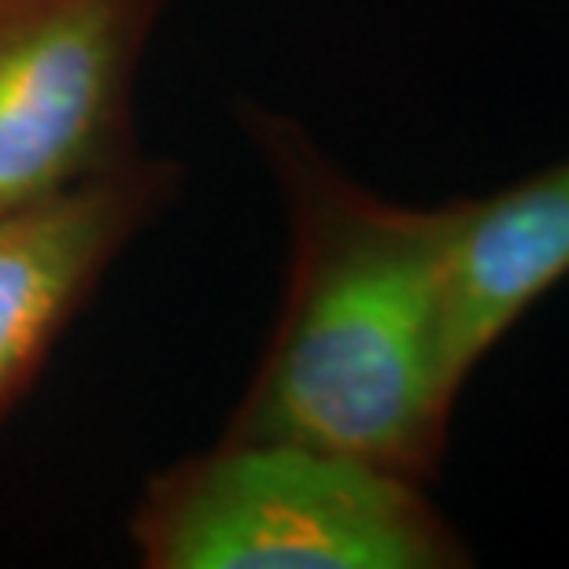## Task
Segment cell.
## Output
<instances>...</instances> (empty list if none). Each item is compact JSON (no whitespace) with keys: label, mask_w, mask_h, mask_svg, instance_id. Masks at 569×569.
<instances>
[{"label":"cell","mask_w":569,"mask_h":569,"mask_svg":"<svg viewBox=\"0 0 569 569\" xmlns=\"http://www.w3.org/2000/svg\"><path fill=\"white\" fill-rule=\"evenodd\" d=\"M569 278V156L470 197L451 267V351L466 381Z\"/></svg>","instance_id":"cell-5"},{"label":"cell","mask_w":569,"mask_h":569,"mask_svg":"<svg viewBox=\"0 0 569 569\" xmlns=\"http://www.w3.org/2000/svg\"><path fill=\"white\" fill-rule=\"evenodd\" d=\"M148 569H455L473 551L415 477L296 440L222 437L130 515Z\"/></svg>","instance_id":"cell-2"},{"label":"cell","mask_w":569,"mask_h":569,"mask_svg":"<svg viewBox=\"0 0 569 569\" xmlns=\"http://www.w3.org/2000/svg\"><path fill=\"white\" fill-rule=\"evenodd\" d=\"M181 170L133 156L52 197L0 211V418L144 222L174 197Z\"/></svg>","instance_id":"cell-4"},{"label":"cell","mask_w":569,"mask_h":569,"mask_svg":"<svg viewBox=\"0 0 569 569\" xmlns=\"http://www.w3.org/2000/svg\"><path fill=\"white\" fill-rule=\"evenodd\" d=\"M167 0H0V211L127 163L130 93Z\"/></svg>","instance_id":"cell-3"},{"label":"cell","mask_w":569,"mask_h":569,"mask_svg":"<svg viewBox=\"0 0 569 569\" xmlns=\"http://www.w3.org/2000/svg\"><path fill=\"white\" fill-rule=\"evenodd\" d=\"M244 127L278 181L289 274L222 437L311 443L429 485L466 389L451 351V267L470 197L389 200L296 119L248 108Z\"/></svg>","instance_id":"cell-1"}]
</instances>
